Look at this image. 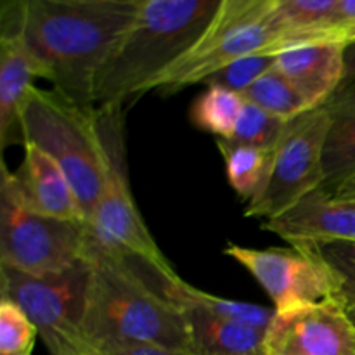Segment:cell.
Returning <instances> with one entry per match:
<instances>
[{
	"mask_svg": "<svg viewBox=\"0 0 355 355\" xmlns=\"http://www.w3.org/2000/svg\"><path fill=\"white\" fill-rule=\"evenodd\" d=\"M89 257L69 269L31 276L0 263V297L12 300L28 315L51 355L90 352L83 335L90 286Z\"/></svg>",
	"mask_w": 355,
	"mask_h": 355,
	"instance_id": "obj_7",
	"label": "cell"
},
{
	"mask_svg": "<svg viewBox=\"0 0 355 355\" xmlns=\"http://www.w3.org/2000/svg\"><path fill=\"white\" fill-rule=\"evenodd\" d=\"M329 127L328 104L291 120L274 149L272 170L266 189L246 203V217L272 218L311 191L322 187V153Z\"/></svg>",
	"mask_w": 355,
	"mask_h": 355,
	"instance_id": "obj_9",
	"label": "cell"
},
{
	"mask_svg": "<svg viewBox=\"0 0 355 355\" xmlns=\"http://www.w3.org/2000/svg\"><path fill=\"white\" fill-rule=\"evenodd\" d=\"M38 329L9 298L0 297V355H31Z\"/></svg>",
	"mask_w": 355,
	"mask_h": 355,
	"instance_id": "obj_25",
	"label": "cell"
},
{
	"mask_svg": "<svg viewBox=\"0 0 355 355\" xmlns=\"http://www.w3.org/2000/svg\"><path fill=\"white\" fill-rule=\"evenodd\" d=\"M96 125L106 158V179L87 224L89 243L123 262L139 263L158 272H175L144 224L132 194L125 142V104L97 107Z\"/></svg>",
	"mask_w": 355,
	"mask_h": 355,
	"instance_id": "obj_4",
	"label": "cell"
},
{
	"mask_svg": "<svg viewBox=\"0 0 355 355\" xmlns=\"http://www.w3.org/2000/svg\"><path fill=\"white\" fill-rule=\"evenodd\" d=\"M24 0L0 7V146H24L21 113L38 78L23 38Z\"/></svg>",
	"mask_w": 355,
	"mask_h": 355,
	"instance_id": "obj_12",
	"label": "cell"
},
{
	"mask_svg": "<svg viewBox=\"0 0 355 355\" xmlns=\"http://www.w3.org/2000/svg\"><path fill=\"white\" fill-rule=\"evenodd\" d=\"M274 0H222L196 44L156 76L146 92L172 96L191 85H203L236 59L253 54L274 55L276 31L270 21Z\"/></svg>",
	"mask_w": 355,
	"mask_h": 355,
	"instance_id": "obj_6",
	"label": "cell"
},
{
	"mask_svg": "<svg viewBox=\"0 0 355 355\" xmlns=\"http://www.w3.org/2000/svg\"><path fill=\"white\" fill-rule=\"evenodd\" d=\"M193 355H263V329L198 307L179 309Z\"/></svg>",
	"mask_w": 355,
	"mask_h": 355,
	"instance_id": "obj_16",
	"label": "cell"
},
{
	"mask_svg": "<svg viewBox=\"0 0 355 355\" xmlns=\"http://www.w3.org/2000/svg\"><path fill=\"white\" fill-rule=\"evenodd\" d=\"M336 0H274L270 10L276 44L272 54L302 45L329 44L328 26Z\"/></svg>",
	"mask_w": 355,
	"mask_h": 355,
	"instance_id": "obj_17",
	"label": "cell"
},
{
	"mask_svg": "<svg viewBox=\"0 0 355 355\" xmlns=\"http://www.w3.org/2000/svg\"><path fill=\"white\" fill-rule=\"evenodd\" d=\"M141 0H24L23 38L38 78L87 113L104 62L134 23Z\"/></svg>",
	"mask_w": 355,
	"mask_h": 355,
	"instance_id": "obj_1",
	"label": "cell"
},
{
	"mask_svg": "<svg viewBox=\"0 0 355 355\" xmlns=\"http://www.w3.org/2000/svg\"><path fill=\"white\" fill-rule=\"evenodd\" d=\"M347 311H349V315H350V319H352V321H354V324H355V309H347Z\"/></svg>",
	"mask_w": 355,
	"mask_h": 355,
	"instance_id": "obj_31",
	"label": "cell"
},
{
	"mask_svg": "<svg viewBox=\"0 0 355 355\" xmlns=\"http://www.w3.org/2000/svg\"><path fill=\"white\" fill-rule=\"evenodd\" d=\"M276 64V55L267 54H253L246 58L236 59L231 64L222 68L210 78L205 80L203 85H218L224 89L232 90V92L241 94L246 92L260 76L266 75L267 71L274 68Z\"/></svg>",
	"mask_w": 355,
	"mask_h": 355,
	"instance_id": "obj_26",
	"label": "cell"
},
{
	"mask_svg": "<svg viewBox=\"0 0 355 355\" xmlns=\"http://www.w3.org/2000/svg\"><path fill=\"white\" fill-rule=\"evenodd\" d=\"M243 97L248 103L255 104L267 113L283 118L286 121L295 120L305 111L311 110L307 101L291 85L290 80L283 73L277 71L276 68L260 76L246 92H243Z\"/></svg>",
	"mask_w": 355,
	"mask_h": 355,
	"instance_id": "obj_22",
	"label": "cell"
},
{
	"mask_svg": "<svg viewBox=\"0 0 355 355\" xmlns=\"http://www.w3.org/2000/svg\"><path fill=\"white\" fill-rule=\"evenodd\" d=\"M245 107V97L218 85H210L196 97L189 110L191 123L217 139L231 141Z\"/></svg>",
	"mask_w": 355,
	"mask_h": 355,
	"instance_id": "obj_21",
	"label": "cell"
},
{
	"mask_svg": "<svg viewBox=\"0 0 355 355\" xmlns=\"http://www.w3.org/2000/svg\"><path fill=\"white\" fill-rule=\"evenodd\" d=\"M277 71L307 101L311 110L333 99L345 75V47L336 44L302 45L276 55Z\"/></svg>",
	"mask_w": 355,
	"mask_h": 355,
	"instance_id": "obj_15",
	"label": "cell"
},
{
	"mask_svg": "<svg viewBox=\"0 0 355 355\" xmlns=\"http://www.w3.org/2000/svg\"><path fill=\"white\" fill-rule=\"evenodd\" d=\"M329 193L335 194L336 198H342V200L355 201V175L350 177V179H347L345 182H342L338 187L329 191Z\"/></svg>",
	"mask_w": 355,
	"mask_h": 355,
	"instance_id": "obj_30",
	"label": "cell"
},
{
	"mask_svg": "<svg viewBox=\"0 0 355 355\" xmlns=\"http://www.w3.org/2000/svg\"><path fill=\"white\" fill-rule=\"evenodd\" d=\"M328 42L343 47L355 42V0H336L329 19Z\"/></svg>",
	"mask_w": 355,
	"mask_h": 355,
	"instance_id": "obj_27",
	"label": "cell"
},
{
	"mask_svg": "<svg viewBox=\"0 0 355 355\" xmlns=\"http://www.w3.org/2000/svg\"><path fill=\"white\" fill-rule=\"evenodd\" d=\"M24 144L47 153L75 189L89 224L106 179V158L96 125L87 113L54 90L33 87L21 113Z\"/></svg>",
	"mask_w": 355,
	"mask_h": 355,
	"instance_id": "obj_5",
	"label": "cell"
},
{
	"mask_svg": "<svg viewBox=\"0 0 355 355\" xmlns=\"http://www.w3.org/2000/svg\"><path fill=\"white\" fill-rule=\"evenodd\" d=\"M158 293L165 300L175 305L177 309L182 307H198L203 311L211 312L220 318L232 319V321L245 322V324L255 326V328L266 331L267 326L272 321L276 311L274 309L260 307V305L248 304V302L229 300V298L215 297V295L205 293V291L193 288L179 276L165 279L158 288Z\"/></svg>",
	"mask_w": 355,
	"mask_h": 355,
	"instance_id": "obj_19",
	"label": "cell"
},
{
	"mask_svg": "<svg viewBox=\"0 0 355 355\" xmlns=\"http://www.w3.org/2000/svg\"><path fill=\"white\" fill-rule=\"evenodd\" d=\"M89 225L35 214L0 179V263L31 276L62 272L87 257Z\"/></svg>",
	"mask_w": 355,
	"mask_h": 355,
	"instance_id": "obj_8",
	"label": "cell"
},
{
	"mask_svg": "<svg viewBox=\"0 0 355 355\" xmlns=\"http://www.w3.org/2000/svg\"><path fill=\"white\" fill-rule=\"evenodd\" d=\"M263 355H355V324L338 298L276 312Z\"/></svg>",
	"mask_w": 355,
	"mask_h": 355,
	"instance_id": "obj_11",
	"label": "cell"
},
{
	"mask_svg": "<svg viewBox=\"0 0 355 355\" xmlns=\"http://www.w3.org/2000/svg\"><path fill=\"white\" fill-rule=\"evenodd\" d=\"M329 127L322 153V187L335 189L355 175V85L343 87L328 103Z\"/></svg>",
	"mask_w": 355,
	"mask_h": 355,
	"instance_id": "obj_18",
	"label": "cell"
},
{
	"mask_svg": "<svg viewBox=\"0 0 355 355\" xmlns=\"http://www.w3.org/2000/svg\"><path fill=\"white\" fill-rule=\"evenodd\" d=\"M312 252L333 270L338 279V300L347 309H355V241L309 243Z\"/></svg>",
	"mask_w": 355,
	"mask_h": 355,
	"instance_id": "obj_24",
	"label": "cell"
},
{
	"mask_svg": "<svg viewBox=\"0 0 355 355\" xmlns=\"http://www.w3.org/2000/svg\"><path fill=\"white\" fill-rule=\"evenodd\" d=\"M104 355H193L184 350L165 349L158 345H142V343H120V345H110L99 349Z\"/></svg>",
	"mask_w": 355,
	"mask_h": 355,
	"instance_id": "obj_28",
	"label": "cell"
},
{
	"mask_svg": "<svg viewBox=\"0 0 355 355\" xmlns=\"http://www.w3.org/2000/svg\"><path fill=\"white\" fill-rule=\"evenodd\" d=\"M288 123L290 121L274 116L262 107L245 101V107L231 142L260 149H276Z\"/></svg>",
	"mask_w": 355,
	"mask_h": 355,
	"instance_id": "obj_23",
	"label": "cell"
},
{
	"mask_svg": "<svg viewBox=\"0 0 355 355\" xmlns=\"http://www.w3.org/2000/svg\"><path fill=\"white\" fill-rule=\"evenodd\" d=\"M222 0H141L134 23L104 62L94 87L97 107L125 104L182 58Z\"/></svg>",
	"mask_w": 355,
	"mask_h": 355,
	"instance_id": "obj_2",
	"label": "cell"
},
{
	"mask_svg": "<svg viewBox=\"0 0 355 355\" xmlns=\"http://www.w3.org/2000/svg\"><path fill=\"white\" fill-rule=\"evenodd\" d=\"M350 85H355V42L345 47V75H343V83L340 89Z\"/></svg>",
	"mask_w": 355,
	"mask_h": 355,
	"instance_id": "obj_29",
	"label": "cell"
},
{
	"mask_svg": "<svg viewBox=\"0 0 355 355\" xmlns=\"http://www.w3.org/2000/svg\"><path fill=\"white\" fill-rule=\"evenodd\" d=\"M92 266L83 335L90 349L142 343L191 352L189 333L179 309L153 291L118 257L90 245Z\"/></svg>",
	"mask_w": 355,
	"mask_h": 355,
	"instance_id": "obj_3",
	"label": "cell"
},
{
	"mask_svg": "<svg viewBox=\"0 0 355 355\" xmlns=\"http://www.w3.org/2000/svg\"><path fill=\"white\" fill-rule=\"evenodd\" d=\"M23 148L24 158L16 172L2 165V177L21 205L45 217L87 224L82 205L61 166L37 146L24 144Z\"/></svg>",
	"mask_w": 355,
	"mask_h": 355,
	"instance_id": "obj_14",
	"label": "cell"
},
{
	"mask_svg": "<svg viewBox=\"0 0 355 355\" xmlns=\"http://www.w3.org/2000/svg\"><path fill=\"white\" fill-rule=\"evenodd\" d=\"M291 246L326 241H355V201L342 200L324 187L311 191L283 214L263 220Z\"/></svg>",
	"mask_w": 355,
	"mask_h": 355,
	"instance_id": "obj_13",
	"label": "cell"
},
{
	"mask_svg": "<svg viewBox=\"0 0 355 355\" xmlns=\"http://www.w3.org/2000/svg\"><path fill=\"white\" fill-rule=\"evenodd\" d=\"M224 253L255 277L276 312L338 298V279L309 246L259 250L227 245Z\"/></svg>",
	"mask_w": 355,
	"mask_h": 355,
	"instance_id": "obj_10",
	"label": "cell"
},
{
	"mask_svg": "<svg viewBox=\"0 0 355 355\" xmlns=\"http://www.w3.org/2000/svg\"><path fill=\"white\" fill-rule=\"evenodd\" d=\"M82 355H104V354H103V352H99V350H90V352L82 354Z\"/></svg>",
	"mask_w": 355,
	"mask_h": 355,
	"instance_id": "obj_32",
	"label": "cell"
},
{
	"mask_svg": "<svg viewBox=\"0 0 355 355\" xmlns=\"http://www.w3.org/2000/svg\"><path fill=\"white\" fill-rule=\"evenodd\" d=\"M225 163L229 186L246 203L262 194L269 180L274 162V149L234 144L224 139H215Z\"/></svg>",
	"mask_w": 355,
	"mask_h": 355,
	"instance_id": "obj_20",
	"label": "cell"
}]
</instances>
